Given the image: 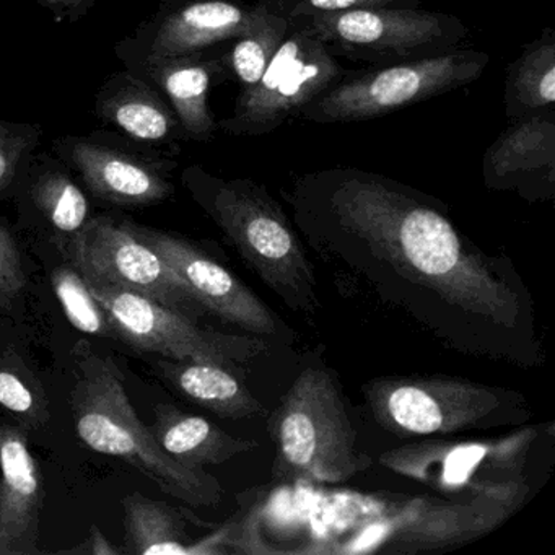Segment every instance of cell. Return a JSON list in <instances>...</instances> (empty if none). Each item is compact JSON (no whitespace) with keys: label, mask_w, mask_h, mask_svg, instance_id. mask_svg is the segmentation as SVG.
Instances as JSON below:
<instances>
[{"label":"cell","mask_w":555,"mask_h":555,"mask_svg":"<svg viewBox=\"0 0 555 555\" xmlns=\"http://www.w3.org/2000/svg\"><path fill=\"white\" fill-rule=\"evenodd\" d=\"M282 196L320 258L448 346L526 369L544 362L515 264L483 251L437 197L356 167L300 175Z\"/></svg>","instance_id":"obj_1"},{"label":"cell","mask_w":555,"mask_h":555,"mask_svg":"<svg viewBox=\"0 0 555 555\" xmlns=\"http://www.w3.org/2000/svg\"><path fill=\"white\" fill-rule=\"evenodd\" d=\"M181 183L246 266L292 311L317 313L313 264L294 222L264 184L219 177L201 165L184 168Z\"/></svg>","instance_id":"obj_2"},{"label":"cell","mask_w":555,"mask_h":555,"mask_svg":"<svg viewBox=\"0 0 555 555\" xmlns=\"http://www.w3.org/2000/svg\"><path fill=\"white\" fill-rule=\"evenodd\" d=\"M73 412L80 440L96 453L121 457L154 480L165 493L191 506L216 508L223 489L204 467H188L168 456L149 425L135 415L121 372L112 359L96 356L89 344L76 349Z\"/></svg>","instance_id":"obj_3"},{"label":"cell","mask_w":555,"mask_h":555,"mask_svg":"<svg viewBox=\"0 0 555 555\" xmlns=\"http://www.w3.org/2000/svg\"><path fill=\"white\" fill-rule=\"evenodd\" d=\"M278 480L340 483L365 473L372 457L357 444L339 383L331 370L310 365L269 417Z\"/></svg>","instance_id":"obj_4"},{"label":"cell","mask_w":555,"mask_h":555,"mask_svg":"<svg viewBox=\"0 0 555 555\" xmlns=\"http://www.w3.org/2000/svg\"><path fill=\"white\" fill-rule=\"evenodd\" d=\"M538 438L519 427L490 440H428L385 451L379 464L456 502L495 503L518 512L529 493L528 457Z\"/></svg>","instance_id":"obj_5"},{"label":"cell","mask_w":555,"mask_h":555,"mask_svg":"<svg viewBox=\"0 0 555 555\" xmlns=\"http://www.w3.org/2000/svg\"><path fill=\"white\" fill-rule=\"evenodd\" d=\"M362 391L373 418L401 437L521 427L532 417L521 392L450 376L375 378Z\"/></svg>","instance_id":"obj_6"},{"label":"cell","mask_w":555,"mask_h":555,"mask_svg":"<svg viewBox=\"0 0 555 555\" xmlns=\"http://www.w3.org/2000/svg\"><path fill=\"white\" fill-rule=\"evenodd\" d=\"M490 54L448 51L404 63L350 70L343 80L305 106L301 118L318 125L360 122L470 86L486 73Z\"/></svg>","instance_id":"obj_7"},{"label":"cell","mask_w":555,"mask_h":555,"mask_svg":"<svg viewBox=\"0 0 555 555\" xmlns=\"http://www.w3.org/2000/svg\"><path fill=\"white\" fill-rule=\"evenodd\" d=\"M334 56L389 66L460 50L469 28L454 15L424 9H363L298 18Z\"/></svg>","instance_id":"obj_8"},{"label":"cell","mask_w":555,"mask_h":555,"mask_svg":"<svg viewBox=\"0 0 555 555\" xmlns=\"http://www.w3.org/2000/svg\"><path fill=\"white\" fill-rule=\"evenodd\" d=\"M349 73L313 31L291 22L261 79L238 93L232 115L217 126L233 138L271 134Z\"/></svg>","instance_id":"obj_9"},{"label":"cell","mask_w":555,"mask_h":555,"mask_svg":"<svg viewBox=\"0 0 555 555\" xmlns=\"http://www.w3.org/2000/svg\"><path fill=\"white\" fill-rule=\"evenodd\" d=\"M87 285L118 324L121 343L132 349L167 359L204 360L238 370L242 363L259 359L271 347L269 340L253 334H227L201 327L199 321L134 292L95 282H87Z\"/></svg>","instance_id":"obj_10"},{"label":"cell","mask_w":555,"mask_h":555,"mask_svg":"<svg viewBox=\"0 0 555 555\" xmlns=\"http://www.w3.org/2000/svg\"><path fill=\"white\" fill-rule=\"evenodd\" d=\"M67 249L87 282L134 292L191 320L209 314L177 272L129 232L125 220L92 217Z\"/></svg>","instance_id":"obj_11"},{"label":"cell","mask_w":555,"mask_h":555,"mask_svg":"<svg viewBox=\"0 0 555 555\" xmlns=\"http://www.w3.org/2000/svg\"><path fill=\"white\" fill-rule=\"evenodd\" d=\"M515 513L495 503L456 502L443 496L414 499L376 515L357 529L339 552L441 551L489 534Z\"/></svg>","instance_id":"obj_12"},{"label":"cell","mask_w":555,"mask_h":555,"mask_svg":"<svg viewBox=\"0 0 555 555\" xmlns=\"http://www.w3.org/2000/svg\"><path fill=\"white\" fill-rule=\"evenodd\" d=\"M132 235L154 249L193 292L209 314L235 324L246 334L294 346L297 333L284 323L248 285L223 268L196 243L173 233L125 220Z\"/></svg>","instance_id":"obj_13"},{"label":"cell","mask_w":555,"mask_h":555,"mask_svg":"<svg viewBox=\"0 0 555 555\" xmlns=\"http://www.w3.org/2000/svg\"><path fill=\"white\" fill-rule=\"evenodd\" d=\"M269 12L246 0H168L119 48L125 63L184 56L235 41L261 27Z\"/></svg>","instance_id":"obj_14"},{"label":"cell","mask_w":555,"mask_h":555,"mask_svg":"<svg viewBox=\"0 0 555 555\" xmlns=\"http://www.w3.org/2000/svg\"><path fill=\"white\" fill-rule=\"evenodd\" d=\"M53 149L103 203L147 207L173 196L170 171L175 164L170 162L149 160L86 138H61Z\"/></svg>","instance_id":"obj_15"},{"label":"cell","mask_w":555,"mask_h":555,"mask_svg":"<svg viewBox=\"0 0 555 555\" xmlns=\"http://www.w3.org/2000/svg\"><path fill=\"white\" fill-rule=\"evenodd\" d=\"M483 183L492 191H515L529 203L555 194V113L509 121L487 147Z\"/></svg>","instance_id":"obj_16"},{"label":"cell","mask_w":555,"mask_h":555,"mask_svg":"<svg viewBox=\"0 0 555 555\" xmlns=\"http://www.w3.org/2000/svg\"><path fill=\"white\" fill-rule=\"evenodd\" d=\"M44 489L27 430L0 421V555H37Z\"/></svg>","instance_id":"obj_17"},{"label":"cell","mask_w":555,"mask_h":555,"mask_svg":"<svg viewBox=\"0 0 555 555\" xmlns=\"http://www.w3.org/2000/svg\"><path fill=\"white\" fill-rule=\"evenodd\" d=\"M128 70L154 86L167 99L180 121L184 139L210 142L217 126L210 113L214 83L225 76V54L210 56L206 51L184 56L147 57L126 63Z\"/></svg>","instance_id":"obj_18"},{"label":"cell","mask_w":555,"mask_h":555,"mask_svg":"<svg viewBox=\"0 0 555 555\" xmlns=\"http://www.w3.org/2000/svg\"><path fill=\"white\" fill-rule=\"evenodd\" d=\"M95 113L106 125L145 144H167L184 138L167 99L129 70L106 80L96 96Z\"/></svg>","instance_id":"obj_19"},{"label":"cell","mask_w":555,"mask_h":555,"mask_svg":"<svg viewBox=\"0 0 555 555\" xmlns=\"http://www.w3.org/2000/svg\"><path fill=\"white\" fill-rule=\"evenodd\" d=\"M158 375L180 395L222 418L266 417L261 404L240 378V370L193 359H160L152 362Z\"/></svg>","instance_id":"obj_20"},{"label":"cell","mask_w":555,"mask_h":555,"mask_svg":"<svg viewBox=\"0 0 555 555\" xmlns=\"http://www.w3.org/2000/svg\"><path fill=\"white\" fill-rule=\"evenodd\" d=\"M162 450L188 467L223 464L258 448V441L233 437L199 415L186 414L173 404L155 408L149 425Z\"/></svg>","instance_id":"obj_21"},{"label":"cell","mask_w":555,"mask_h":555,"mask_svg":"<svg viewBox=\"0 0 555 555\" xmlns=\"http://www.w3.org/2000/svg\"><path fill=\"white\" fill-rule=\"evenodd\" d=\"M503 105L509 121L555 113V34L552 28L526 44L509 64Z\"/></svg>","instance_id":"obj_22"},{"label":"cell","mask_w":555,"mask_h":555,"mask_svg":"<svg viewBox=\"0 0 555 555\" xmlns=\"http://www.w3.org/2000/svg\"><path fill=\"white\" fill-rule=\"evenodd\" d=\"M28 199L43 222L67 245L90 222V204L63 165L43 160L31 168Z\"/></svg>","instance_id":"obj_23"},{"label":"cell","mask_w":555,"mask_h":555,"mask_svg":"<svg viewBox=\"0 0 555 555\" xmlns=\"http://www.w3.org/2000/svg\"><path fill=\"white\" fill-rule=\"evenodd\" d=\"M126 552L138 555H193L183 518L165 502L135 492L122 500Z\"/></svg>","instance_id":"obj_24"},{"label":"cell","mask_w":555,"mask_h":555,"mask_svg":"<svg viewBox=\"0 0 555 555\" xmlns=\"http://www.w3.org/2000/svg\"><path fill=\"white\" fill-rule=\"evenodd\" d=\"M53 288L69 323L80 333L121 343V331L112 314L99 304L73 262L53 272Z\"/></svg>","instance_id":"obj_25"},{"label":"cell","mask_w":555,"mask_h":555,"mask_svg":"<svg viewBox=\"0 0 555 555\" xmlns=\"http://www.w3.org/2000/svg\"><path fill=\"white\" fill-rule=\"evenodd\" d=\"M288 30L291 22L269 14L261 27L233 41L232 50L225 54V60L230 73L238 82L240 92H245L258 83L272 57L284 43Z\"/></svg>","instance_id":"obj_26"},{"label":"cell","mask_w":555,"mask_h":555,"mask_svg":"<svg viewBox=\"0 0 555 555\" xmlns=\"http://www.w3.org/2000/svg\"><path fill=\"white\" fill-rule=\"evenodd\" d=\"M0 408L25 430H37L50 418L43 389L21 363L9 357H0Z\"/></svg>","instance_id":"obj_27"},{"label":"cell","mask_w":555,"mask_h":555,"mask_svg":"<svg viewBox=\"0 0 555 555\" xmlns=\"http://www.w3.org/2000/svg\"><path fill=\"white\" fill-rule=\"evenodd\" d=\"M43 138L40 126L0 121V197L14 186Z\"/></svg>","instance_id":"obj_28"},{"label":"cell","mask_w":555,"mask_h":555,"mask_svg":"<svg viewBox=\"0 0 555 555\" xmlns=\"http://www.w3.org/2000/svg\"><path fill=\"white\" fill-rule=\"evenodd\" d=\"M422 2L424 0H258L269 14L288 22L363 9H415L421 8Z\"/></svg>","instance_id":"obj_29"},{"label":"cell","mask_w":555,"mask_h":555,"mask_svg":"<svg viewBox=\"0 0 555 555\" xmlns=\"http://www.w3.org/2000/svg\"><path fill=\"white\" fill-rule=\"evenodd\" d=\"M27 285V272L17 240L0 223V313L15 310Z\"/></svg>","instance_id":"obj_30"},{"label":"cell","mask_w":555,"mask_h":555,"mask_svg":"<svg viewBox=\"0 0 555 555\" xmlns=\"http://www.w3.org/2000/svg\"><path fill=\"white\" fill-rule=\"evenodd\" d=\"M87 547L73 548L69 552H82V554H95V555H113L118 554V548L112 545V542L103 535L96 526H92L90 531L89 541H87Z\"/></svg>","instance_id":"obj_31"},{"label":"cell","mask_w":555,"mask_h":555,"mask_svg":"<svg viewBox=\"0 0 555 555\" xmlns=\"http://www.w3.org/2000/svg\"><path fill=\"white\" fill-rule=\"evenodd\" d=\"M41 4L50 8L51 11L63 15H80L92 8L96 0H40Z\"/></svg>","instance_id":"obj_32"}]
</instances>
